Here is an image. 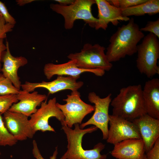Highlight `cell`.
Returning a JSON list of instances; mask_svg holds the SVG:
<instances>
[{"mask_svg":"<svg viewBox=\"0 0 159 159\" xmlns=\"http://www.w3.org/2000/svg\"><path fill=\"white\" fill-rule=\"evenodd\" d=\"M117 29L111 36L106 55L111 63L137 53L138 44L145 36L133 18Z\"/></svg>","mask_w":159,"mask_h":159,"instance_id":"cell-1","label":"cell"},{"mask_svg":"<svg viewBox=\"0 0 159 159\" xmlns=\"http://www.w3.org/2000/svg\"><path fill=\"white\" fill-rule=\"evenodd\" d=\"M142 91L140 84L121 88L111 101L112 115L132 122L146 114Z\"/></svg>","mask_w":159,"mask_h":159,"instance_id":"cell-2","label":"cell"},{"mask_svg":"<svg viewBox=\"0 0 159 159\" xmlns=\"http://www.w3.org/2000/svg\"><path fill=\"white\" fill-rule=\"evenodd\" d=\"M62 129L65 134L68 144L67 150L60 159H106V155H102L101 152L105 148V145L99 143L91 150H85L82 145V138L87 133L97 130L95 126L85 129H81L79 124L74 125L72 129L64 123L61 124Z\"/></svg>","mask_w":159,"mask_h":159,"instance_id":"cell-3","label":"cell"},{"mask_svg":"<svg viewBox=\"0 0 159 159\" xmlns=\"http://www.w3.org/2000/svg\"><path fill=\"white\" fill-rule=\"evenodd\" d=\"M95 4V0H75L69 5L51 4L50 7L53 11L63 17L64 27L66 29H72L74 22L78 19L83 20L90 27L95 28L98 21L92 12V7Z\"/></svg>","mask_w":159,"mask_h":159,"instance_id":"cell-4","label":"cell"},{"mask_svg":"<svg viewBox=\"0 0 159 159\" xmlns=\"http://www.w3.org/2000/svg\"><path fill=\"white\" fill-rule=\"evenodd\" d=\"M137 52L136 66L141 74L149 78L159 74V41L156 36L150 33L144 36L138 45Z\"/></svg>","mask_w":159,"mask_h":159,"instance_id":"cell-5","label":"cell"},{"mask_svg":"<svg viewBox=\"0 0 159 159\" xmlns=\"http://www.w3.org/2000/svg\"><path fill=\"white\" fill-rule=\"evenodd\" d=\"M105 48L99 44L86 43L80 52L72 53L67 57L74 60L80 68L88 69L110 70L112 64L108 60L105 51Z\"/></svg>","mask_w":159,"mask_h":159,"instance_id":"cell-6","label":"cell"},{"mask_svg":"<svg viewBox=\"0 0 159 159\" xmlns=\"http://www.w3.org/2000/svg\"><path fill=\"white\" fill-rule=\"evenodd\" d=\"M80 93L78 90L72 91L70 94L67 95L63 101L65 104L57 102L56 105L62 112L64 117V123L68 127L72 128L73 125L81 124L82 122L88 114L94 111V105L87 104L81 99Z\"/></svg>","mask_w":159,"mask_h":159,"instance_id":"cell-7","label":"cell"},{"mask_svg":"<svg viewBox=\"0 0 159 159\" xmlns=\"http://www.w3.org/2000/svg\"><path fill=\"white\" fill-rule=\"evenodd\" d=\"M56 97L47 100L42 102L40 107L31 115L29 119L31 126L36 132L38 131L55 132L54 129L49 124V120L52 117H55L60 122H64V116L60 110L56 105Z\"/></svg>","mask_w":159,"mask_h":159,"instance_id":"cell-8","label":"cell"},{"mask_svg":"<svg viewBox=\"0 0 159 159\" xmlns=\"http://www.w3.org/2000/svg\"><path fill=\"white\" fill-rule=\"evenodd\" d=\"M111 95L110 93L105 97L101 98L94 92L88 94L89 101L95 105L94 112L88 120L80 125L81 129H83L89 125H93L101 130L103 139H107L109 118V109L112 101Z\"/></svg>","mask_w":159,"mask_h":159,"instance_id":"cell-9","label":"cell"},{"mask_svg":"<svg viewBox=\"0 0 159 159\" xmlns=\"http://www.w3.org/2000/svg\"><path fill=\"white\" fill-rule=\"evenodd\" d=\"M109 117L107 143L114 145L130 139H141L138 127L133 122L112 115Z\"/></svg>","mask_w":159,"mask_h":159,"instance_id":"cell-10","label":"cell"},{"mask_svg":"<svg viewBox=\"0 0 159 159\" xmlns=\"http://www.w3.org/2000/svg\"><path fill=\"white\" fill-rule=\"evenodd\" d=\"M3 118L7 129L18 141L32 138L36 133L28 117L21 113L8 110L3 114Z\"/></svg>","mask_w":159,"mask_h":159,"instance_id":"cell-11","label":"cell"},{"mask_svg":"<svg viewBox=\"0 0 159 159\" xmlns=\"http://www.w3.org/2000/svg\"><path fill=\"white\" fill-rule=\"evenodd\" d=\"M77 78L69 76H58L55 80L49 82L42 81L39 82L26 81L21 84V87L23 90L32 92L38 88L47 89L49 94H52L65 90L77 91L84 85L81 81H77Z\"/></svg>","mask_w":159,"mask_h":159,"instance_id":"cell-12","label":"cell"},{"mask_svg":"<svg viewBox=\"0 0 159 159\" xmlns=\"http://www.w3.org/2000/svg\"><path fill=\"white\" fill-rule=\"evenodd\" d=\"M43 72L46 78L50 79L55 75H67L79 79L83 73L90 72L97 76H103L105 71L101 69H88L78 67L75 62L70 59L68 62L59 64L49 63L46 64L44 67Z\"/></svg>","mask_w":159,"mask_h":159,"instance_id":"cell-13","label":"cell"},{"mask_svg":"<svg viewBox=\"0 0 159 159\" xmlns=\"http://www.w3.org/2000/svg\"><path fill=\"white\" fill-rule=\"evenodd\" d=\"M17 96L18 102L13 104L8 110L19 112L28 117L35 113L37 107L47 99L46 95L35 91L31 93L20 90Z\"/></svg>","mask_w":159,"mask_h":159,"instance_id":"cell-14","label":"cell"},{"mask_svg":"<svg viewBox=\"0 0 159 159\" xmlns=\"http://www.w3.org/2000/svg\"><path fill=\"white\" fill-rule=\"evenodd\" d=\"M6 49L2 53L1 62L3 66L1 72L6 78L9 79L14 86L18 90H20L21 83L18 76V71L19 68L26 65L27 59L22 56L14 57L11 54L9 49V42H6Z\"/></svg>","mask_w":159,"mask_h":159,"instance_id":"cell-15","label":"cell"},{"mask_svg":"<svg viewBox=\"0 0 159 159\" xmlns=\"http://www.w3.org/2000/svg\"><path fill=\"white\" fill-rule=\"evenodd\" d=\"M138 127L144 144L145 153L153 147L159 138V120L147 114L132 121Z\"/></svg>","mask_w":159,"mask_h":159,"instance_id":"cell-16","label":"cell"},{"mask_svg":"<svg viewBox=\"0 0 159 159\" xmlns=\"http://www.w3.org/2000/svg\"><path fill=\"white\" fill-rule=\"evenodd\" d=\"M114 145L110 154L116 159H144L145 151L142 139H130Z\"/></svg>","mask_w":159,"mask_h":159,"instance_id":"cell-17","label":"cell"},{"mask_svg":"<svg viewBox=\"0 0 159 159\" xmlns=\"http://www.w3.org/2000/svg\"><path fill=\"white\" fill-rule=\"evenodd\" d=\"M95 0L98 10V21L95 28L96 30H105L110 23L117 26L119 21H127L130 19L122 15L121 9L111 5L107 0Z\"/></svg>","mask_w":159,"mask_h":159,"instance_id":"cell-18","label":"cell"},{"mask_svg":"<svg viewBox=\"0 0 159 159\" xmlns=\"http://www.w3.org/2000/svg\"><path fill=\"white\" fill-rule=\"evenodd\" d=\"M142 93L146 114L159 120V79L153 78L146 81Z\"/></svg>","mask_w":159,"mask_h":159,"instance_id":"cell-19","label":"cell"},{"mask_svg":"<svg viewBox=\"0 0 159 159\" xmlns=\"http://www.w3.org/2000/svg\"><path fill=\"white\" fill-rule=\"evenodd\" d=\"M121 9L122 14L124 17L141 16L146 14L152 16L159 12V0H147L138 5Z\"/></svg>","mask_w":159,"mask_h":159,"instance_id":"cell-20","label":"cell"},{"mask_svg":"<svg viewBox=\"0 0 159 159\" xmlns=\"http://www.w3.org/2000/svg\"><path fill=\"white\" fill-rule=\"evenodd\" d=\"M17 141L6 127L1 114L0 113V146H13Z\"/></svg>","mask_w":159,"mask_h":159,"instance_id":"cell-21","label":"cell"},{"mask_svg":"<svg viewBox=\"0 0 159 159\" xmlns=\"http://www.w3.org/2000/svg\"><path fill=\"white\" fill-rule=\"evenodd\" d=\"M19 91L9 79L0 73V95L17 94Z\"/></svg>","mask_w":159,"mask_h":159,"instance_id":"cell-22","label":"cell"},{"mask_svg":"<svg viewBox=\"0 0 159 159\" xmlns=\"http://www.w3.org/2000/svg\"><path fill=\"white\" fill-rule=\"evenodd\" d=\"M18 102L17 94L0 95V113L3 114L8 110L13 104Z\"/></svg>","mask_w":159,"mask_h":159,"instance_id":"cell-23","label":"cell"},{"mask_svg":"<svg viewBox=\"0 0 159 159\" xmlns=\"http://www.w3.org/2000/svg\"><path fill=\"white\" fill-rule=\"evenodd\" d=\"M147 0H107L111 5L124 9L142 3Z\"/></svg>","mask_w":159,"mask_h":159,"instance_id":"cell-24","label":"cell"},{"mask_svg":"<svg viewBox=\"0 0 159 159\" xmlns=\"http://www.w3.org/2000/svg\"><path fill=\"white\" fill-rule=\"evenodd\" d=\"M142 32H148L159 38V19L155 21H149L145 26L140 28Z\"/></svg>","mask_w":159,"mask_h":159,"instance_id":"cell-25","label":"cell"},{"mask_svg":"<svg viewBox=\"0 0 159 159\" xmlns=\"http://www.w3.org/2000/svg\"><path fill=\"white\" fill-rule=\"evenodd\" d=\"M14 26V25L6 23L0 13V39L5 38L6 34L12 31Z\"/></svg>","mask_w":159,"mask_h":159,"instance_id":"cell-26","label":"cell"},{"mask_svg":"<svg viewBox=\"0 0 159 159\" xmlns=\"http://www.w3.org/2000/svg\"><path fill=\"white\" fill-rule=\"evenodd\" d=\"M32 145V153L34 157L36 159H45L41 155L38 148L37 142L35 140H33ZM58 153L57 147H56L52 155L50 157L49 159H56Z\"/></svg>","mask_w":159,"mask_h":159,"instance_id":"cell-27","label":"cell"},{"mask_svg":"<svg viewBox=\"0 0 159 159\" xmlns=\"http://www.w3.org/2000/svg\"><path fill=\"white\" fill-rule=\"evenodd\" d=\"M0 13L6 23L14 25L16 23L14 18L9 12L4 4L0 1Z\"/></svg>","mask_w":159,"mask_h":159,"instance_id":"cell-28","label":"cell"},{"mask_svg":"<svg viewBox=\"0 0 159 159\" xmlns=\"http://www.w3.org/2000/svg\"><path fill=\"white\" fill-rule=\"evenodd\" d=\"M146 159H159V138L153 147L145 154Z\"/></svg>","mask_w":159,"mask_h":159,"instance_id":"cell-29","label":"cell"},{"mask_svg":"<svg viewBox=\"0 0 159 159\" xmlns=\"http://www.w3.org/2000/svg\"><path fill=\"white\" fill-rule=\"evenodd\" d=\"M6 47L3 43V39H0V72L1 69V59L3 52L6 49Z\"/></svg>","mask_w":159,"mask_h":159,"instance_id":"cell-30","label":"cell"},{"mask_svg":"<svg viewBox=\"0 0 159 159\" xmlns=\"http://www.w3.org/2000/svg\"><path fill=\"white\" fill-rule=\"evenodd\" d=\"M75 0H55L59 4L62 6H68L72 4Z\"/></svg>","mask_w":159,"mask_h":159,"instance_id":"cell-31","label":"cell"},{"mask_svg":"<svg viewBox=\"0 0 159 159\" xmlns=\"http://www.w3.org/2000/svg\"><path fill=\"white\" fill-rule=\"evenodd\" d=\"M35 0H17L16 1L17 4L20 6H23L26 4L30 3Z\"/></svg>","mask_w":159,"mask_h":159,"instance_id":"cell-32","label":"cell"},{"mask_svg":"<svg viewBox=\"0 0 159 159\" xmlns=\"http://www.w3.org/2000/svg\"><path fill=\"white\" fill-rule=\"evenodd\" d=\"M144 159H146V156H145H145H144Z\"/></svg>","mask_w":159,"mask_h":159,"instance_id":"cell-33","label":"cell"},{"mask_svg":"<svg viewBox=\"0 0 159 159\" xmlns=\"http://www.w3.org/2000/svg\"><path fill=\"white\" fill-rule=\"evenodd\" d=\"M1 152H0V155H1Z\"/></svg>","mask_w":159,"mask_h":159,"instance_id":"cell-34","label":"cell"}]
</instances>
